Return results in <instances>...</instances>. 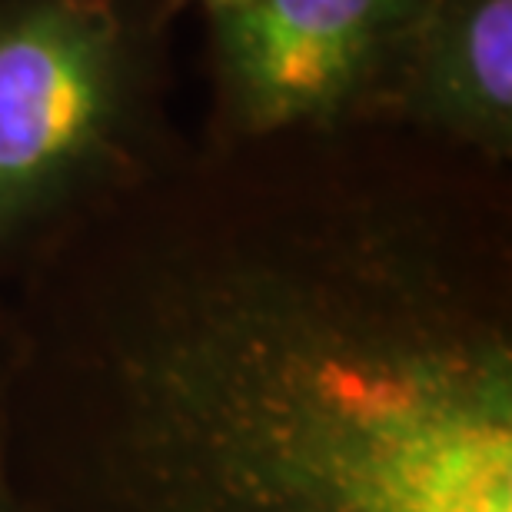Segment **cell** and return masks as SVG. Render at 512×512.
<instances>
[{
    "instance_id": "1",
    "label": "cell",
    "mask_w": 512,
    "mask_h": 512,
    "mask_svg": "<svg viewBox=\"0 0 512 512\" xmlns=\"http://www.w3.org/2000/svg\"><path fill=\"white\" fill-rule=\"evenodd\" d=\"M370 130L220 140L130 187L80 326L104 512H512L499 256L443 143Z\"/></svg>"
},
{
    "instance_id": "2",
    "label": "cell",
    "mask_w": 512,
    "mask_h": 512,
    "mask_svg": "<svg viewBox=\"0 0 512 512\" xmlns=\"http://www.w3.org/2000/svg\"><path fill=\"white\" fill-rule=\"evenodd\" d=\"M153 0H0V250L160 167Z\"/></svg>"
},
{
    "instance_id": "3",
    "label": "cell",
    "mask_w": 512,
    "mask_h": 512,
    "mask_svg": "<svg viewBox=\"0 0 512 512\" xmlns=\"http://www.w3.org/2000/svg\"><path fill=\"white\" fill-rule=\"evenodd\" d=\"M423 0H243L210 17L220 140L366 117Z\"/></svg>"
},
{
    "instance_id": "4",
    "label": "cell",
    "mask_w": 512,
    "mask_h": 512,
    "mask_svg": "<svg viewBox=\"0 0 512 512\" xmlns=\"http://www.w3.org/2000/svg\"><path fill=\"white\" fill-rule=\"evenodd\" d=\"M366 117L486 163L512 157V0H423Z\"/></svg>"
},
{
    "instance_id": "5",
    "label": "cell",
    "mask_w": 512,
    "mask_h": 512,
    "mask_svg": "<svg viewBox=\"0 0 512 512\" xmlns=\"http://www.w3.org/2000/svg\"><path fill=\"white\" fill-rule=\"evenodd\" d=\"M193 4H200L203 14H207V20H210V17L227 14V10H233V7H240L243 0H193Z\"/></svg>"
},
{
    "instance_id": "6",
    "label": "cell",
    "mask_w": 512,
    "mask_h": 512,
    "mask_svg": "<svg viewBox=\"0 0 512 512\" xmlns=\"http://www.w3.org/2000/svg\"><path fill=\"white\" fill-rule=\"evenodd\" d=\"M0 512H17L10 506V496H7V486H4V473H0Z\"/></svg>"
}]
</instances>
